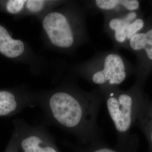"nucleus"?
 <instances>
[{"mask_svg": "<svg viewBox=\"0 0 152 152\" xmlns=\"http://www.w3.org/2000/svg\"><path fill=\"white\" fill-rule=\"evenodd\" d=\"M15 137L19 152H61L53 138L38 129L23 128Z\"/></svg>", "mask_w": 152, "mask_h": 152, "instance_id": "nucleus-6", "label": "nucleus"}, {"mask_svg": "<svg viewBox=\"0 0 152 152\" xmlns=\"http://www.w3.org/2000/svg\"><path fill=\"white\" fill-rule=\"evenodd\" d=\"M18 107L15 96L9 91H0V116L6 115L14 112Z\"/></svg>", "mask_w": 152, "mask_h": 152, "instance_id": "nucleus-11", "label": "nucleus"}, {"mask_svg": "<svg viewBox=\"0 0 152 152\" xmlns=\"http://www.w3.org/2000/svg\"><path fill=\"white\" fill-rule=\"evenodd\" d=\"M43 27L52 44L60 48H69L74 37L66 18L59 12H54L45 16Z\"/></svg>", "mask_w": 152, "mask_h": 152, "instance_id": "nucleus-7", "label": "nucleus"}, {"mask_svg": "<svg viewBox=\"0 0 152 152\" xmlns=\"http://www.w3.org/2000/svg\"><path fill=\"white\" fill-rule=\"evenodd\" d=\"M147 22V18L139 10L109 15L107 27L115 46L127 49L131 38L144 28Z\"/></svg>", "mask_w": 152, "mask_h": 152, "instance_id": "nucleus-4", "label": "nucleus"}, {"mask_svg": "<svg viewBox=\"0 0 152 152\" xmlns=\"http://www.w3.org/2000/svg\"><path fill=\"white\" fill-rule=\"evenodd\" d=\"M101 68L92 75L94 83L117 86L131 75L134 74L135 66L118 51H112L101 60Z\"/></svg>", "mask_w": 152, "mask_h": 152, "instance_id": "nucleus-5", "label": "nucleus"}, {"mask_svg": "<svg viewBox=\"0 0 152 152\" xmlns=\"http://www.w3.org/2000/svg\"><path fill=\"white\" fill-rule=\"evenodd\" d=\"M99 102L93 98L81 100L66 92H56L50 98L49 108L58 124L87 145L102 140L95 123Z\"/></svg>", "mask_w": 152, "mask_h": 152, "instance_id": "nucleus-1", "label": "nucleus"}, {"mask_svg": "<svg viewBox=\"0 0 152 152\" xmlns=\"http://www.w3.org/2000/svg\"><path fill=\"white\" fill-rule=\"evenodd\" d=\"M136 123L147 139L148 152H152V100H151L149 98L142 105Z\"/></svg>", "mask_w": 152, "mask_h": 152, "instance_id": "nucleus-9", "label": "nucleus"}, {"mask_svg": "<svg viewBox=\"0 0 152 152\" xmlns=\"http://www.w3.org/2000/svg\"><path fill=\"white\" fill-rule=\"evenodd\" d=\"M98 9L109 12L110 15L141 10L140 1L137 0H96Z\"/></svg>", "mask_w": 152, "mask_h": 152, "instance_id": "nucleus-8", "label": "nucleus"}, {"mask_svg": "<svg viewBox=\"0 0 152 152\" xmlns=\"http://www.w3.org/2000/svg\"><path fill=\"white\" fill-rule=\"evenodd\" d=\"M45 1L41 0H29L26 1L28 9L33 12H37L44 7Z\"/></svg>", "mask_w": 152, "mask_h": 152, "instance_id": "nucleus-14", "label": "nucleus"}, {"mask_svg": "<svg viewBox=\"0 0 152 152\" xmlns=\"http://www.w3.org/2000/svg\"><path fill=\"white\" fill-rule=\"evenodd\" d=\"M77 152H121L115 148L109 147L102 140L87 144L86 147L79 149Z\"/></svg>", "mask_w": 152, "mask_h": 152, "instance_id": "nucleus-12", "label": "nucleus"}, {"mask_svg": "<svg viewBox=\"0 0 152 152\" xmlns=\"http://www.w3.org/2000/svg\"><path fill=\"white\" fill-rule=\"evenodd\" d=\"M127 50L136 56L134 85L144 88L152 72V13L147 18L144 28L131 38Z\"/></svg>", "mask_w": 152, "mask_h": 152, "instance_id": "nucleus-3", "label": "nucleus"}, {"mask_svg": "<svg viewBox=\"0 0 152 152\" xmlns=\"http://www.w3.org/2000/svg\"><path fill=\"white\" fill-rule=\"evenodd\" d=\"M24 45L20 40L11 38L5 28L0 26V53L8 58H16L23 53Z\"/></svg>", "mask_w": 152, "mask_h": 152, "instance_id": "nucleus-10", "label": "nucleus"}, {"mask_svg": "<svg viewBox=\"0 0 152 152\" xmlns=\"http://www.w3.org/2000/svg\"><path fill=\"white\" fill-rule=\"evenodd\" d=\"M105 92L109 114L117 134L115 148L121 152H136L138 138L132 134L131 130L148 96L144 88L134 84L127 90L109 86Z\"/></svg>", "mask_w": 152, "mask_h": 152, "instance_id": "nucleus-2", "label": "nucleus"}, {"mask_svg": "<svg viewBox=\"0 0 152 152\" xmlns=\"http://www.w3.org/2000/svg\"><path fill=\"white\" fill-rule=\"evenodd\" d=\"M7 152H19L15 137L13 138L11 145L10 147V149L9 151H7Z\"/></svg>", "mask_w": 152, "mask_h": 152, "instance_id": "nucleus-15", "label": "nucleus"}, {"mask_svg": "<svg viewBox=\"0 0 152 152\" xmlns=\"http://www.w3.org/2000/svg\"><path fill=\"white\" fill-rule=\"evenodd\" d=\"M26 2L24 0H10L7 3V10L11 14H16L22 10L24 5Z\"/></svg>", "mask_w": 152, "mask_h": 152, "instance_id": "nucleus-13", "label": "nucleus"}]
</instances>
